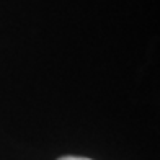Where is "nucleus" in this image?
Masks as SVG:
<instances>
[{
	"label": "nucleus",
	"mask_w": 160,
	"mask_h": 160,
	"mask_svg": "<svg viewBox=\"0 0 160 160\" xmlns=\"http://www.w3.org/2000/svg\"><path fill=\"white\" fill-rule=\"evenodd\" d=\"M57 160H92V158H87V157H75V155H65V157H61Z\"/></svg>",
	"instance_id": "obj_1"
}]
</instances>
